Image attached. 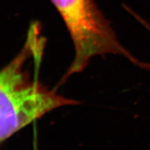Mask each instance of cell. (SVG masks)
<instances>
[{
	"label": "cell",
	"mask_w": 150,
	"mask_h": 150,
	"mask_svg": "<svg viewBox=\"0 0 150 150\" xmlns=\"http://www.w3.org/2000/svg\"><path fill=\"white\" fill-rule=\"evenodd\" d=\"M39 28L37 22L32 23L23 49L0 73L1 143L48 112L79 103L48 90L37 79L32 80L23 70L27 59L44 49L45 40L40 36Z\"/></svg>",
	"instance_id": "1"
},
{
	"label": "cell",
	"mask_w": 150,
	"mask_h": 150,
	"mask_svg": "<svg viewBox=\"0 0 150 150\" xmlns=\"http://www.w3.org/2000/svg\"><path fill=\"white\" fill-rule=\"evenodd\" d=\"M50 1L64 22L74 48L73 62L59 84L73 74L81 72L96 56L121 55L140 68H148V63L136 58L120 43L110 21L93 0Z\"/></svg>",
	"instance_id": "2"
}]
</instances>
